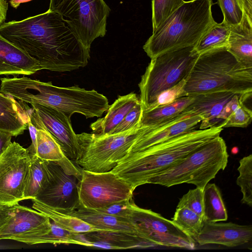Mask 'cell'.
Listing matches in <instances>:
<instances>
[{
	"label": "cell",
	"instance_id": "6da1fadb",
	"mask_svg": "<svg viewBox=\"0 0 252 252\" xmlns=\"http://www.w3.org/2000/svg\"><path fill=\"white\" fill-rule=\"evenodd\" d=\"M0 35L37 60L42 69L63 72L86 66L87 49L57 13L46 12L21 21L4 22Z\"/></svg>",
	"mask_w": 252,
	"mask_h": 252
},
{
	"label": "cell",
	"instance_id": "7a4b0ae2",
	"mask_svg": "<svg viewBox=\"0 0 252 252\" xmlns=\"http://www.w3.org/2000/svg\"><path fill=\"white\" fill-rule=\"evenodd\" d=\"M0 80L1 93L20 101L51 107L70 117L74 113L82 114L87 119L100 117L110 106L107 98L102 94L78 85L60 87L51 81L44 82L25 76Z\"/></svg>",
	"mask_w": 252,
	"mask_h": 252
},
{
	"label": "cell",
	"instance_id": "3957f363",
	"mask_svg": "<svg viewBox=\"0 0 252 252\" xmlns=\"http://www.w3.org/2000/svg\"><path fill=\"white\" fill-rule=\"evenodd\" d=\"M217 126L194 129L145 150L126 155L111 170L135 189L179 162L203 144L220 135Z\"/></svg>",
	"mask_w": 252,
	"mask_h": 252
},
{
	"label": "cell",
	"instance_id": "277c9868",
	"mask_svg": "<svg viewBox=\"0 0 252 252\" xmlns=\"http://www.w3.org/2000/svg\"><path fill=\"white\" fill-rule=\"evenodd\" d=\"M186 95L227 92L252 96V67L239 63L224 47L197 57L186 79Z\"/></svg>",
	"mask_w": 252,
	"mask_h": 252
},
{
	"label": "cell",
	"instance_id": "5b68a950",
	"mask_svg": "<svg viewBox=\"0 0 252 252\" xmlns=\"http://www.w3.org/2000/svg\"><path fill=\"white\" fill-rule=\"evenodd\" d=\"M212 0L184 1L153 32L143 48L151 59L165 52L194 47L214 24Z\"/></svg>",
	"mask_w": 252,
	"mask_h": 252
},
{
	"label": "cell",
	"instance_id": "8992f818",
	"mask_svg": "<svg viewBox=\"0 0 252 252\" xmlns=\"http://www.w3.org/2000/svg\"><path fill=\"white\" fill-rule=\"evenodd\" d=\"M227 147L220 135L203 144L179 162L151 178L147 184L167 187L183 183L192 184L203 190L228 159Z\"/></svg>",
	"mask_w": 252,
	"mask_h": 252
},
{
	"label": "cell",
	"instance_id": "52a82bcc",
	"mask_svg": "<svg viewBox=\"0 0 252 252\" xmlns=\"http://www.w3.org/2000/svg\"><path fill=\"white\" fill-rule=\"evenodd\" d=\"M198 56L193 47H187L151 59L138 84L143 111L156 101L160 93L186 79Z\"/></svg>",
	"mask_w": 252,
	"mask_h": 252
},
{
	"label": "cell",
	"instance_id": "ba28073f",
	"mask_svg": "<svg viewBox=\"0 0 252 252\" xmlns=\"http://www.w3.org/2000/svg\"><path fill=\"white\" fill-rule=\"evenodd\" d=\"M141 129L142 127L136 126L115 134H77L80 152L75 164L82 169L93 172L111 171L128 153Z\"/></svg>",
	"mask_w": 252,
	"mask_h": 252
},
{
	"label": "cell",
	"instance_id": "9c48e42d",
	"mask_svg": "<svg viewBox=\"0 0 252 252\" xmlns=\"http://www.w3.org/2000/svg\"><path fill=\"white\" fill-rule=\"evenodd\" d=\"M49 10L58 13L88 49L106 32L110 9L104 0H50Z\"/></svg>",
	"mask_w": 252,
	"mask_h": 252
},
{
	"label": "cell",
	"instance_id": "30bf717a",
	"mask_svg": "<svg viewBox=\"0 0 252 252\" xmlns=\"http://www.w3.org/2000/svg\"><path fill=\"white\" fill-rule=\"evenodd\" d=\"M77 189L80 205L90 210L132 199L134 190L129 183L112 171L99 173L83 169Z\"/></svg>",
	"mask_w": 252,
	"mask_h": 252
},
{
	"label": "cell",
	"instance_id": "8fae6325",
	"mask_svg": "<svg viewBox=\"0 0 252 252\" xmlns=\"http://www.w3.org/2000/svg\"><path fill=\"white\" fill-rule=\"evenodd\" d=\"M32 155L13 142L0 155V205L11 207L25 200Z\"/></svg>",
	"mask_w": 252,
	"mask_h": 252
},
{
	"label": "cell",
	"instance_id": "7c38bea8",
	"mask_svg": "<svg viewBox=\"0 0 252 252\" xmlns=\"http://www.w3.org/2000/svg\"><path fill=\"white\" fill-rule=\"evenodd\" d=\"M139 236L152 246H163L189 250L194 249L195 241L171 220L151 210L134 204L129 218Z\"/></svg>",
	"mask_w": 252,
	"mask_h": 252
},
{
	"label": "cell",
	"instance_id": "4fadbf2b",
	"mask_svg": "<svg viewBox=\"0 0 252 252\" xmlns=\"http://www.w3.org/2000/svg\"><path fill=\"white\" fill-rule=\"evenodd\" d=\"M23 103L32 123L37 129L49 132L60 144L66 156L75 163L79 155L80 146L77 134L72 127L70 117L51 107L33 104L31 108L26 102Z\"/></svg>",
	"mask_w": 252,
	"mask_h": 252
},
{
	"label": "cell",
	"instance_id": "5bb4252c",
	"mask_svg": "<svg viewBox=\"0 0 252 252\" xmlns=\"http://www.w3.org/2000/svg\"><path fill=\"white\" fill-rule=\"evenodd\" d=\"M51 177L47 185L35 199L56 210L67 213L79 206L77 189L79 179L66 173L57 163L48 161Z\"/></svg>",
	"mask_w": 252,
	"mask_h": 252
},
{
	"label": "cell",
	"instance_id": "9a60e30c",
	"mask_svg": "<svg viewBox=\"0 0 252 252\" xmlns=\"http://www.w3.org/2000/svg\"><path fill=\"white\" fill-rule=\"evenodd\" d=\"M201 120L200 117L185 109L169 120L156 125L142 127L139 135L127 154L145 150L196 129L197 127H199Z\"/></svg>",
	"mask_w": 252,
	"mask_h": 252
},
{
	"label": "cell",
	"instance_id": "2e32d148",
	"mask_svg": "<svg viewBox=\"0 0 252 252\" xmlns=\"http://www.w3.org/2000/svg\"><path fill=\"white\" fill-rule=\"evenodd\" d=\"M252 239L251 225L204 221L203 227L195 241L200 245L219 244L234 247L245 244Z\"/></svg>",
	"mask_w": 252,
	"mask_h": 252
},
{
	"label": "cell",
	"instance_id": "e0dca14e",
	"mask_svg": "<svg viewBox=\"0 0 252 252\" xmlns=\"http://www.w3.org/2000/svg\"><path fill=\"white\" fill-rule=\"evenodd\" d=\"M235 94L218 92L194 95L192 102L186 109L201 118L199 129L217 126L219 125L220 116Z\"/></svg>",
	"mask_w": 252,
	"mask_h": 252
},
{
	"label": "cell",
	"instance_id": "ac0fdd59",
	"mask_svg": "<svg viewBox=\"0 0 252 252\" xmlns=\"http://www.w3.org/2000/svg\"><path fill=\"white\" fill-rule=\"evenodd\" d=\"M41 69L37 60L0 35V75H30Z\"/></svg>",
	"mask_w": 252,
	"mask_h": 252
},
{
	"label": "cell",
	"instance_id": "d6986e66",
	"mask_svg": "<svg viewBox=\"0 0 252 252\" xmlns=\"http://www.w3.org/2000/svg\"><path fill=\"white\" fill-rule=\"evenodd\" d=\"M9 220L0 228V240H12L24 233L50 226V219L34 209L18 204Z\"/></svg>",
	"mask_w": 252,
	"mask_h": 252
},
{
	"label": "cell",
	"instance_id": "ffe728a7",
	"mask_svg": "<svg viewBox=\"0 0 252 252\" xmlns=\"http://www.w3.org/2000/svg\"><path fill=\"white\" fill-rule=\"evenodd\" d=\"M91 247L105 249H129L152 247L136 234L122 231L99 230L84 234Z\"/></svg>",
	"mask_w": 252,
	"mask_h": 252
},
{
	"label": "cell",
	"instance_id": "44dd1931",
	"mask_svg": "<svg viewBox=\"0 0 252 252\" xmlns=\"http://www.w3.org/2000/svg\"><path fill=\"white\" fill-rule=\"evenodd\" d=\"M12 240L28 245L38 244H76L90 247L84 234L76 233L65 230L51 222V225L27 232L13 238Z\"/></svg>",
	"mask_w": 252,
	"mask_h": 252
},
{
	"label": "cell",
	"instance_id": "7402d4cb",
	"mask_svg": "<svg viewBox=\"0 0 252 252\" xmlns=\"http://www.w3.org/2000/svg\"><path fill=\"white\" fill-rule=\"evenodd\" d=\"M35 155L42 160L57 163L66 173L80 179L82 169L66 156L60 144L46 130H37Z\"/></svg>",
	"mask_w": 252,
	"mask_h": 252
},
{
	"label": "cell",
	"instance_id": "603a6c76",
	"mask_svg": "<svg viewBox=\"0 0 252 252\" xmlns=\"http://www.w3.org/2000/svg\"><path fill=\"white\" fill-rule=\"evenodd\" d=\"M227 49L239 63L252 67V20L244 12L240 22L230 27Z\"/></svg>",
	"mask_w": 252,
	"mask_h": 252
},
{
	"label": "cell",
	"instance_id": "cb8c5ba5",
	"mask_svg": "<svg viewBox=\"0 0 252 252\" xmlns=\"http://www.w3.org/2000/svg\"><path fill=\"white\" fill-rule=\"evenodd\" d=\"M29 116L22 101L0 93V130L12 136L24 133L28 127Z\"/></svg>",
	"mask_w": 252,
	"mask_h": 252
},
{
	"label": "cell",
	"instance_id": "d4e9b609",
	"mask_svg": "<svg viewBox=\"0 0 252 252\" xmlns=\"http://www.w3.org/2000/svg\"><path fill=\"white\" fill-rule=\"evenodd\" d=\"M139 101V98L134 93L119 96L109 106L106 115L91 124L90 127L93 133L99 135L110 134Z\"/></svg>",
	"mask_w": 252,
	"mask_h": 252
},
{
	"label": "cell",
	"instance_id": "484cf974",
	"mask_svg": "<svg viewBox=\"0 0 252 252\" xmlns=\"http://www.w3.org/2000/svg\"><path fill=\"white\" fill-rule=\"evenodd\" d=\"M65 213L77 217L99 230L126 231L139 236L134 223L127 219L86 209L80 205L75 210Z\"/></svg>",
	"mask_w": 252,
	"mask_h": 252
},
{
	"label": "cell",
	"instance_id": "4316f807",
	"mask_svg": "<svg viewBox=\"0 0 252 252\" xmlns=\"http://www.w3.org/2000/svg\"><path fill=\"white\" fill-rule=\"evenodd\" d=\"M32 200L33 209L47 216L50 220L65 230L80 234L101 230L77 217L58 211L35 199Z\"/></svg>",
	"mask_w": 252,
	"mask_h": 252
},
{
	"label": "cell",
	"instance_id": "83f0119b",
	"mask_svg": "<svg viewBox=\"0 0 252 252\" xmlns=\"http://www.w3.org/2000/svg\"><path fill=\"white\" fill-rule=\"evenodd\" d=\"M194 97V95L183 96L171 103L143 111L140 126L156 125L175 117L184 111L192 102Z\"/></svg>",
	"mask_w": 252,
	"mask_h": 252
},
{
	"label": "cell",
	"instance_id": "f1b7e54d",
	"mask_svg": "<svg viewBox=\"0 0 252 252\" xmlns=\"http://www.w3.org/2000/svg\"><path fill=\"white\" fill-rule=\"evenodd\" d=\"M51 177L48 161L32 155V162L26 186L25 199H35L38 194L47 185Z\"/></svg>",
	"mask_w": 252,
	"mask_h": 252
},
{
	"label": "cell",
	"instance_id": "f546056e",
	"mask_svg": "<svg viewBox=\"0 0 252 252\" xmlns=\"http://www.w3.org/2000/svg\"><path fill=\"white\" fill-rule=\"evenodd\" d=\"M227 212L218 187L208 183L203 189V220L209 222L225 221Z\"/></svg>",
	"mask_w": 252,
	"mask_h": 252
},
{
	"label": "cell",
	"instance_id": "4dcf8cb0",
	"mask_svg": "<svg viewBox=\"0 0 252 252\" xmlns=\"http://www.w3.org/2000/svg\"><path fill=\"white\" fill-rule=\"evenodd\" d=\"M230 27L222 21L220 23L216 22L193 47L194 51L199 55L213 49L227 47Z\"/></svg>",
	"mask_w": 252,
	"mask_h": 252
},
{
	"label": "cell",
	"instance_id": "1f68e13d",
	"mask_svg": "<svg viewBox=\"0 0 252 252\" xmlns=\"http://www.w3.org/2000/svg\"><path fill=\"white\" fill-rule=\"evenodd\" d=\"M223 14L222 22L232 26L242 20L243 12L252 20V0H218Z\"/></svg>",
	"mask_w": 252,
	"mask_h": 252
},
{
	"label": "cell",
	"instance_id": "d6a6232c",
	"mask_svg": "<svg viewBox=\"0 0 252 252\" xmlns=\"http://www.w3.org/2000/svg\"><path fill=\"white\" fill-rule=\"evenodd\" d=\"M171 221L194 240L204 223L202 218L186 207L177 208Z\"/></svg>",
	"mask_w": 252,
	"mask_h": 252
},
{
	"label": "cell",
	"instance_id": "836d02e7",
	"mask_svg": "<svg viewBox=\"0 0 252 252\" xmlns=\"http://www.w3.org/2000/svg\"><path fill=\"white\" fill-rule=\"evenodd\" d=\"M239 175L236 184L243 194L241 202L252 206V155L243 157L239 161L237 168Z\"/></svg>",
	"mask_w": 252,
	"mask_h": 252
},
{
	"label": "cell",
	"instance_id": "e575fe53",
	"mask_svg": "<svg viewBox=\"0 0 252 252\" xmlns=\"http://www.w3.org/2000/svg\"><path fill=\"white\" fill-rule=\"evenodd\" d=\"M184 2V0H152L153 32Z\"/></svg>",
	"mask_w": 252,
	"mask_h": 252
},
{
	"label": "cell",
	"instance_id": "d590c367",
	"mask_svg": "<svg viewBox=\"0 0 252 252\" xmlns=\"http://www.w3.org/2000/svg\"><path fill=\"white\" fill-rule=\"evenodd\" d=\"M186 207L203 218V190L190 189L180 199L177 208Z\"/></svg>",
	"mask_w": 252,
	"mask_h": 252
},
{
	"label": "cell",
	"instance_id": "8d00e7d4",
	"mask_svg": "<svg viewBox=\"0 0 252 252\" xmlns=\"http://www.w3.org/2000/svg\"><path fill=\"white\" fill-rule=\"evenodd\" d=\"M252 119L251 110L244 104V102H242L220 126L222 128L246 127L251 123Z\"/></svg>",
	"mask_w": 252,
	"mask_h": 252
},
{
	"label": "cell",
	"instance_id": "74e56055",
	"mask_svg": "<svg viewBox=\"0 0 252 252\" xmlns=\"http://www.w3.org/2000/svg\"><path fill=\"white\" fill-rule=\"evenodd\" d=\"M143 111L139 101L125 116L110 134L119 133L127 131L136 126H140L141 119Z\"/></svg>",
	"mask_w": 252,
	"mask_h": 252
},
{
	"label": "cell",
	"instance_id": "f35d334b",
	"mask_svg": "<svg viewBox=\"0 0 252 252\" xmlns=\"http://www.w3.org/2000/svg\"><path fill=\"white\" fill-rule=\"evenodd\" d=\"M185 82L186 79H183L176 85L160 93L156 101L148 109L144 111L171 103L180 97L187 96L184 92Z\"/></svg>",
	"mask_w": 252,
	"mask_h": 252
},
{
	"label": "cell",
	"instance_id": "ab89813d",
	"mask_svg": "<svg viewBox=\"0 0 252 252\" xmlns=\"http://www.w3.org/2000/svg\"><path fill=\"white\" fill-rule=\"evenodd\" d=\"M134 203L133 198H132L117 202L101 209L94 210L129 220V218Z\"/></svg>",
	"mask_w": 252,
	"mask_h": 252
},
{
	"label": "cell",
	"instance_id": "60d3db41",
	"mask_svg": "<svg viewBox=\"0 0 252 252\" xmlns=\"http://www.w3.org/2000/svg\"><path fill=\"white\" fill-rule=\"evenodd\" d=\"M15 209V205L9 207L0 205V228L13 216Z\"/></svg>",
	"mask_w": 252,
	"mask_h": 252
},
{
	"label": "cell",
	"instance_id": "b9f144b4",
	"mask_svg": "<svg viewBox=\"0 0 252 252\" xmlns=\"http://www.w3.org/2000/svg\"><path fill=\"white\" fill-rule=\"evenodd\" d=\"M12 136L7 132L0 130V155L11 143Z\"/></svg>",
	"mask_w": 252,
	"mask_h": 252
},
{
	"label": "cell",
	"instance_id": "7bdbcfd3",
	"mask_svg": "<svg viewBox=\"0 0 252 252\" xmlns=\"http://www.w3.org/2000/svg\"><path fill=\"white\" fill-rule=\"evenodd\" d=\"M8 3L5 0H0V26L4 23L8 10Z\"/></svg>",
	"mask_w": 252,
	"mask_h": 252
},
{
	"label": "cell",
	"instance_id": "ee69618b",
	"mask_svg": "<svg viewBox=\"0 0 252 252\" xmlns=\"http://www.w3.org/2000/svg\"><path fill=\"white\" fill-rule=\"evenodd\" d=\"M31 0H10L9 2L11 6L17 8L21 3Z\"/></svg>",
	"mask_w": 252,
	"mask_h": 252
}]
</instances>
